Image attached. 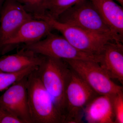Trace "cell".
<instances>
[{
  "label": "cell",
  "mask_w": 123,
  "mask_h": 123,
  "mask_svg": "<svg viewBox=\"0 0 123 123\" xmlns=\"http://www.w3.org/2000/svg\"><path fill=\"white\" fill-rule=\"evenodd\" d=\"M0 123H23L7 111L0 107Z\"/></svg>",
  "instance_id": "cell-19"
},
{
  "label": "cell",
  "mask_w": 123,
  "mask_h": 123,
  "mask_svg": "<svg viewBox=\"0 0 123 123\" xmlns=\"http://www.w3.org/2000/svg\"><path fill=\"white\" fill-rule=\"evenodd\" d=\"M99 56L98 63L111 79L123 82V46L122 43L109 41Z\"/></svg>",
  "instance_id": "cell-11"
},
{
  "label": "cell",
  "mask_w": 123,
  "mask_h": 123,
  "mask_svg": "<svg viewBox=\"0 0 123 123\" xmlns=\"http://www.w3.org/2000/svg\"><path fill=\"white\" fill-rule=\"evenodd\" d=\"M63 60L98 95L111 96L123 91V87L114 82L97 62L86 60Z\"/></svg>",
  "instance_id": "cell-6"
},
{
  "label": "cell",
  "mask_w": 123,
  "mask_h": 123,
  "mask_svg": "<svg viewBox=\"0 0 123 123\" xmlns=\"http://www.w3.org/2000/svg\"><path fill=\"white\" fill-rule=\"evenodd\" d=\"M118 3L120 4L121 6L123 7V0H116Z\"/></svg>",
  "instance_id": "cell-21"
},
{
  "label": "cell",
  "mask_w": 123,
  "mask_h": 123,
  "mask_svg": "<svg viewBox=\"0 0 123 123\" xmlns=\"http://www.w3.org/2000/svg\"><path fill=\"white\" fill-rule=\"evenodd\" d=\"M27 76L15 82L0 96V107L23 123H31L28 106Z\"/></svg>",
  "instance_id": "cell-8"
},
{
  "label": "cell",
  "mask_w": 123,
  "mask_h": 123,
  "mask_svg": "<svg viewBox=\"0 0 123 123\" xmlns=\"http://www.w3.org/2000/svg\"><path fill=\"white\" fill-rule=\"evenodd\" d=\"M38 67H29L16 73L0 72V92L6 90L16 82L27 76L33 71L37 69Z\"/></svg>",
  "instance_id": "cell-16"
},
{
  "label": "cell",
  "mask_w": 123,
  "mask_h": 123,
  "mask_svg": "<svg viewBox=\"0 0 123 123\" xmlns=\"http://www.w3.org/2000/svg\"><path fill=\"white\" fill-rule=\"evenodd\" d=\"M6 0H0V10L4 2Z\"/></svg>",
  "instance_id": "cell-20"
},
{
  "label": "cell",
  "mask_w": 123,
  "mask_h": 123,
  "mask_svg": "<svg viewBox=\"0 0 123 123\" xmlns=\"http://www.w3.org/2000/svg\"><path fill=\"white\" fill-rule=\"evenodd\" d=\"M34 18L16 0H6L0 9V49L23 23Z\"/></svg>",
  "instance_id": "cell-9"
},
{
  "label": "cell",
  "mask_w": 123,
  "mask_h": 123,
  "mask_svg": "<svg viewBox=\"0 0 123 123\" xmlns=\"http://www.w3.org/2000/svg\"><path fill=\"white\" fill-rule=\"evenodd\" d=\"M111 96L98 95L88 104L84 111L87 123H114Z\"/></svg>",
  "instance_id": "cell-13"
},
{
  "label": "cell",
  "mask_w": 123,
  "mask_h": 123,
  "mask_svg": "<svg viewBox=\"0 0 123 123\" xmlns=\"http://www.w3.org/2000/svg\"><path fill=\"white\" fill-rule=\"evenodd\" d=\"M37 69L28 75L27 80L31 123H64L53 99L41 81Z\"/></svg>",
  "instance_id": "cell-2"
},
{
  "label": "cell",
  "mask_w": 123,
  "mask_h": 123,
  "mask_svg": "<svg viewBox=\"0 0 123 123\" xmlns=\"http://www.w3.org/2000/svg\"><path fill=\"white\" fill-rule=\"evenodd\" d=\"M33 17L46 21L53 30L60 32L73 46L86 53L98 55L108 42L114 41L108 36L60 22L45 13L35 14Z\"/></svg>",
  "instance_id": "cell-4"
},
{
  "label": "cell",
  "mask_w": 123,
  "mask_h": 123,
  "mask_svg": "<svg viewBox=\"0 0 123 123\" xmlns=\"http://www.w3.org/2000/svg\"><path fill=\"white\" fill-rule=\"evenodd\" d=\"M37 71L41 81L53 99L64 123L65 93L72 69L63 60L44 56Z\"/></svg>",
  "instance_id": "cell-1"
},
{
  "label": "cell",
  "mask_w": 123,
  "mask_h": 123,
  "mask_svg": "<svg viewBox=\"0 0 123 123\" xmlns=\"http://www.w3.org/2000/svg\"><path fill=\"white\" fill-rule=\"evenodd\" d=\"M84 0H44L39 13H45L56 19L62 13Z\"/></svg>",
  "instance_id": "cell-15"
},
{
  "label": "cell",
  "mask_w": 123,
  "mask_h": 123,
  "mask_svg": "<svg viewBox=\"0 0 123 123\" xmlns=\"http://www.w3.org/2000/svg\"><path fill=\"white\" fill-rule=\"evenodd\" d=\"M53 30L46 21L31 18L23 23L4 43L0 49V53L4 55L19 44H29L39 41Z\"/></svg>",
  "instance_id": "cell-10"
},
{
  "label": "cell",
  "mask_w": 123,
  "mask_h": 123,
  "mask_svg": "<svg viewBox=\"0 0 123 123\" xmlns=\"http://www.w3.org/2000/svg\"><path fill=\"white\" fill-rule=\"evenodd\" d=\"M103 21L113 33L123 39V9L113 0H91Z\"/></svg>",
  "instance_id": "cell-14"
},
{
  "label": "cell",
  "mask_w": 123,
  "mask_h": 123,
  "mask_svg": "<svg viewBox=\"0 0 123 123\" xmlns=\"http://www.w3.org/2000/svg\"><path fill=\"white\" fill-rule=\"evenodd\" d=\"M44 56L22 48L17 53L0 57V72L13 73L41 65Z\"/></svg>",
  "instance_id": "cell-12"
},
{
  "label": "cell",
  "mask_w": 123,
  "mask_h": 123,
  "mask_svg": "<svg viewBox=\"0 0 123 123\" xmlns=\"http://www.w3.org/2000/svg\"><path fill=\"white\" fill-rule=\"evenodd\" d=\"M56 20L98 34L108 36L116 42L123 39L113 33L101 17L91 0L78 2L61 14Z\"/></svg>",
  "instance_id": "cell-3"
},
{
  "label": "cell",
  "mask_w": 123,
  "mask_h": 123,
  "mask_svg": "<svg viewBox=\"0 0 123 123\" xmlns=\"http://www.w3.org/2000/svg\"><path fill=\"white\" fill-rule=\"evenodd\" d=\"M22 48L44 56L62 60H82L98 63V55L82 51L70 44L63 36L49 33L43 39L24 44Z\"/></svg>",
  "instance_id": "cell-5"
},
{
  "label": "cell",
  "mask_w": 123,
  "mask_h": 123,
  "mask_svg": "<svg viewBox=\"0 0 123 123\" xmlns=\"http://www.w3.org/2000/svg\"><path fill=\"white\" fill-rule=\"evenodd\" d=\"M98 95L72 70L65 93L64 123H81L85 108Z\"/></svg>",
  "instance_id": "cell-7"
},
{
  "label": "cell",
  "mask_w": 123,
  "mask_h": 123,
  "mask_svg": "<svg viewBox=\"0 0 123 123\" xmlns=\"http://www.w3.org/2000/svg\"><path fill=\"white\" fill-rule=\"evenodd\" d=\"M32 15L39 13L44 0H16Z\"/></svg>",
  "instance_id": "cell-18"
},
{
  "label": "cell",
  "mask_w": 123,
  "mask_h": 123,
  "mask_svg": "<svg viewBox=\"0 0 123 123\" xmlns=\"http://www.w3.org/2000/svg\"><path fill=\"white\" fill-rule=\"evenodd\" d=\"M114 123H123V91L111 95Z\"/></svg>",
  "instance_id": "cell-17"
}]
</instances>
